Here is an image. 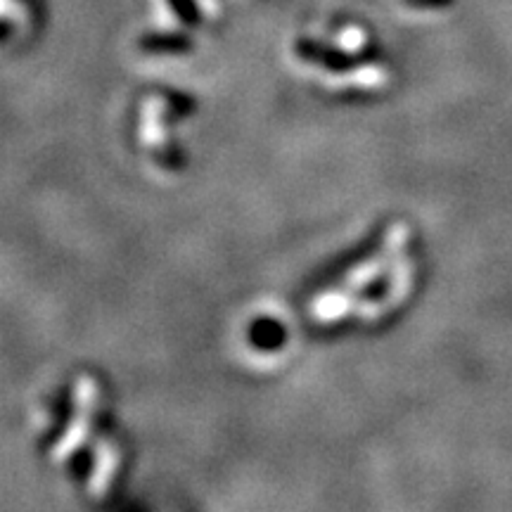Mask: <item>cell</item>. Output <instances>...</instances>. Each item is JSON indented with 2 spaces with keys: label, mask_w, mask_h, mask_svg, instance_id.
<instances>
[{
  "label": "cell",
  "mask_w": 512,
  "mask_h": 512,
  "mask_svg": "<svg viewBox=\"0 0 512 512\" xmlns=\"http://www.w3.org/2000/svg\"><path fill=\"white\" fill-rule=\"evenodd\" d=\"M17 8V0H0V34H3L5 27L15 24L12 19V10Z\"/></svg>",
  "instance_id": "6da1fadb"
}]
</instances>
